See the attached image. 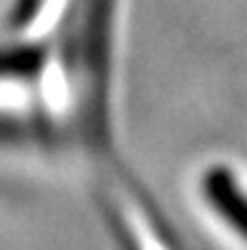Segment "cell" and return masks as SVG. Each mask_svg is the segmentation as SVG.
I'll use <instances>...</instances> for the list:
<instances>
[{
    "label": "cell",
    "instance_id": "6da1fadb",
    "mask_svg": "<svg viewBox=\"0 0 247 250\" xmlns=\"http://www.w3.org/2000/svg\"><path fill=\"white\" fill-rule=\"evenodd\" d=\"M202 192L209 208L247 243V192L235 182L232 172L225 167H212L202 180Z\"/></svg>",
    "mask_w": 247,
    "mask_h": 250
},
{
    "label": "cell",
    "instance_id": "7a4b0ae2",
    "mask_svg": "<svg viewBox=\"0 0 247 250\" xmlns=\"http://www.w3.org/2000/svg\"><path fill=\"white\" fill-rule=\"evenodd\" d=\"M43 63L46 51L38 46L0 48V81H33Z\"/></svg>",
    "mask_w": 247,
    "mask_h": 250
}]
</instances>
